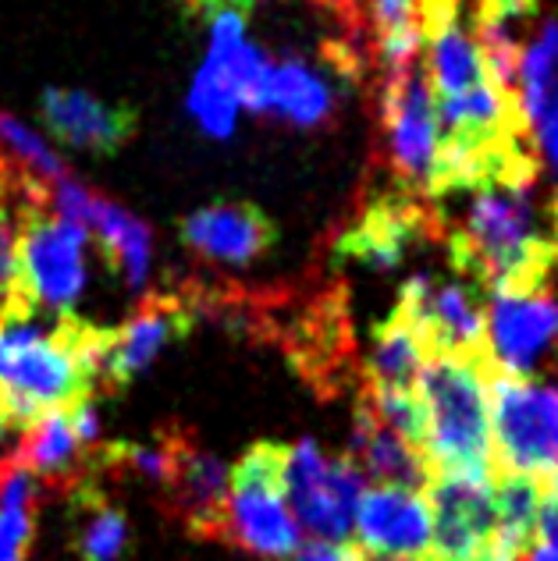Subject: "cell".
Listing matches in <instances>:
<instances>
[{"label": "cell", "mask_w": 558, "mask_h": 561, "mask_svg": "<svg viewBox=\"0 0 558 561\" xmlns=\"http://www.w3.org/2000/svg\"><path fill=\"white\" fill-rule=\"evenodd\" d=\"M448 260L488 295L545 291L558 271V192H540L537 174L466 192Z\"/></svg>", "instance_id": "cell-1"}, {"label": "cell", "mask_w": 558, "mask_h": 561, "mask_svg": "<svg viewBox=\"0 0 558 561\" xmlns=\"http://www.w3.org/2000/svg\"><path fill=\"white\" fill-rule=\"evenodd\" d=\"M111 345V328L57 313L54 328L33 320L0 323V398L11 426L33 423L43 409L93 398L100 366Z\"/></svg>", "instance_id": "cell-2"}, {"label": "cell", "mask_w": 558, "mask_h": 561, "mask_svg": "<svg viewBox=\"0 0 558 561\" xmlns=\"http://www.w3.org/2000/svg\"><path fill=\"white\" fill-rule=\"evenodd\" d=\"M488 356H428L417 377L423 405L420 459L428 472L494 477Z\"/></svg>", "instance_id": "cell-3"}, {"label": "cell", "mask_w": 558, "mask_h": 561, "mask_svg": "<svg viewBox=\"0 0 558 561\" xmlns=\"http://www.w3.org/2000/svg\"><path fill=\"white\" fill-rule=\"evenodd\" d=\"M285 451L277 440H257L228 469V543L271 561H292L303 529L285 501Z\"/></svg>", "instance_id": "cell-4"}, {"label": "cell", "mask_w": 558, "mask_h": 561, "mask_svg": "<svg viewBox=\"0 0 558 561\" xmlns=\"http://www.w3.org/2000/svg\"><path fill=\"white\" fill-rule=\"evenodd\" d=\"M494 469L548 480L558 472V383L491 370Z\"/></svg>", "instance_id": "cell-5"}, {"label": "cell", "mask_w": 558, "mask_h": 561, "mask_svg": "<svg viewBox=\"0 0 558 561\" xmlns=\"http://www.w3.org/2000/svg\"><path fill=\"white\" fill-rule=\"evenodd\" d=\"M363 486V472L345 455L331 459L310 437L285 451V501H292L299 529H310L314 540H349Z\"/></svg>", "instance_id": "cell-6"}, {"label": "cell", "mask_w": 558, "mask_h": 561, "mask_svg": "<svg viewBox=\"0 0 558 561\" xmlns=\"http://www.w3.org/2000/svg\"><path fill=\"white\" fill-rule=\"evenodd\" d=\"M380 128H385L388 164L399 174L406 192H428L437 153H442V125H437L434 93L420 61L391 71L380 85Z\"/></svg>", "instance_id": "cell-7"}, {"label": "cell", "mask_w": 558, "mask_h": 561, "mask_svg": "<svg viewBox=\"0 0 558 561\" xmlns=\"http://www.w3.org/2000/svg\"><path fill=\"white\" fill-rule=\"evenodd\" d=\"M22 274L33 302L71 313L86 285V231L47 206H22Z\"/></svg>", "instance_id": "cell-8"}, {"label": "cell", "mask_w": 558, "mask_h": 561, "mask_svg": "<svg viewBox=\"0 0 558 561\" xmlns=\"http://www.w3.org/2000/svg\"><path fill=\"white\" fill-rule=\"evenodd\" d=\"M399 313L413 323L428 356H488L483 345V306L477 288L459 280H437L434 274H413L402 285Z\"/></svg>", "instance_id": "cell-9"}, {"label": "cell", "mask_w": 558, "mask_h": 561, "mask_svg": "<svg viewBox=\"0 0 558 561\" xmlns=\"http://www.w3.org/2000/svg\"><path fill=\"white\" fill-rule=\"evenodd\" d=\"M423 491L431 505V558H494V477L431 472Z\"/></svg>", "instance_id": "cell-10"}, {"label": "cell", "mask_w": 558, "mask_h": 561, "mask_svg": "<svg viewBox=\"0 0 558 561\" xmlns=\"http://www.w3.org/2000/svg\"><path fill=\"white\" fill-rule=\"evenodd\" d=\"M54 203L65 220L79 225L86 234H96L100 256H104L107 271L125 280L132 291H139L150 280V256H153V234L136 214H128L125 206L111 203L100 192L82 188L76 179L57 182Z\"/></svg>", "instance_id": "cell-11"}, {"label": "cell", "mask_w": 558, "mask_h": 561, "mask_svg": "<svg viewBox=\"0 0 558 561\" xmlns=\"http://www.w3.org/2000/svg\"><path fill=\"white\" fill-rule=\"evenodd\" d=\"M193 328H196V313L182 291L143 299L139 309L122 328H111V345H107L104 366H100L96 388H104L107 394L125 391L160 352L189 337Z\"/></svg>", "instance_id": "cell-12"}, {"label": "cell", "mask_w": 558, "mask_h": 561, "mask_svg": "<svg viewBox=\"0 0 558 561\" xmlns=\"http://www.w3.org/2000/svg\"><path fill=\"white\" fill-rule=\"evenodd\" d=\"M483 345L491 370L531 377L558 345V299L548 291L491 295L483 309Z\"/></svg>", "instance_id": "cell-13"}, {"label": "cell", "mask_w": 558, "mask_h": 561, "mask_svg": "<svg viewBox=\"0 0 558 561\" xmlns=\"http://www.w3.org/2000/svg\"><path fill=\"white\" fill-rule=\"evenodd\" d=\"M423 234H428V210L417 203L413 192H380L338 234L334 260L356 263L363 271H395Z\"/></svg>", "instance_id": "cell-14"}, {"label": "cell", "mask_w": 558, "mask_h": 561, "mask_svg": "<svg viewBox=\"0 0 558 561\" xmlns=\"http://www.w3.org/2000/svg\"><path fill=\"white\" fill-rule=\"evenodd\" d=\"M174 231H179V242L193 249L196 256L214 263H235V267H246V263L267 256L282 239L271 214L249 199H217L196 206L193 214H185L174 225Z\"/></svg>", "instance_id": "cell-15"}, {"label": "cell", "mask_w": 558, "mask_h": 561, "mask_svg": "<svg viewBox=\"0 0 558 561\" xmlns=\"http://www.w3.org/2000/svg\"><path fill=\"white\" fill-rule=\"evenodd\" d=\"M39 125L54 142L68 150H82L93 157H114L136 139L139 111L132 103H107L82 90L50 85L39 96Z\"/></svg>", "instance_id": "cell-16"}, {"label": "cell", "mask_w": 558, "mask_h": 561, "mask_svg": "<svg viewBox=\"0 0 558 561\" xmlns=\"http://www.w3.org/2000/svg\"><path fill=\"white\" fill-rule=\"evenodd\" d=\"M352 529L360 537L356 548L366 554L431 558V505L417 486H363Z\"/></svg>", "instance_id": "cell-17"}, {"label": "cell", "mask_w": 558, "mask_h": 561, "mask_svg": "<svg viewBox=\"0 0 558 561\" xmlns=\"http://www.w3.org/2000/svg\"><path fill=\"white\" fill-rule=\"evenodd\" d=\"M246 22L249 11L225 8L210 19V50L203 57L193 85H189V114L196 117V125L214 139L231 136L235 114H239V96H235L231 82V61L235 50L246 43Z\"/></svg>", "instance_id": "cell-18"}, {"label": "cell", "mask_w": 558, "mask_h": 561, "mask_svg": "<svg viewBox=\"0 0 558 561\" xmlns=\"http://www.w3.org/2000/svg\"><path fill=\"white\" fill-rule=\"evenodd\" d=\"M164 494L171 497L174 519H182L193 537H228V466L217 455L200 451L193 437L182 445Z\"/></svg>", "instance_id": "cell-19"}, {"label": "cell", "mask_w": 558, "mask_h": 561, "mask_svg": "<svg viewBox=\"0 0 558 561\" xmlns=\"http://www.w3.org/2000/svg\"><path fill=\"white\" fill-rule=\"evenodd\" d=\"M253 114H274L296 128H317L324 125L334 111V90L324 76H317L303 61H274L263 68L257 90L242 103Z\"/></svg>", "instance_id": "cell-20"}, {"label": "cell", "mask_w": 558, "mask_h": 561, "mask_svg": "<svg viewBox=\"0 0 558 561\" xmlns=\"http://www.w3.org/2000/svg\"><path fill=\"white\" fill-rule=\"evenodd\" d=\"M345 459L356 466L363 477H374L377 483H399V486H428L431 472L423 466L420 451L409 448L399 434H391L385 423L374 416L366 398L356 405L352 420V440Z\"/></svg>", "instance_id": "cell-21"}, {"label": "cell", "mask_w": 558, "mask_h": 561, "mask_svg": "<svg viewBox=\"0 0 558 561\" xmlns=\"http://www.w3.org/2000/svg\"><path fill=\"white\" fill-rule=\"evenodd\" d=\"M540 11V0H480L477 8V50L488 76L516 96L523 57V25Z\"/></svg>", "instance_id": "cell-22"}, {"label": "cell", "mask_w": 558, "mask_h": 561, "mask_svg": "<svg viewBox=\"0 0 558 561\" xmlns=\"http://www.w3.org/2000/svg\"><path fill=\"white\" fill-rule=\"evenodd\" d=\"M71 551L79 561H117L128 551V515L111 505L93 472L71 483Z\"/></svg>", "instance_id": "cell-23"}, {"label": "cell", "mask_w": 558, "mask_h": 561, "mask_svg": "<svg viewBox=\"0 0 558 561\" xmlns=\"http://www.w3.org/2000/svg\"><path fill=\"white\" fill-rule=\"evenodd\" d=\"M33 477L39 480H50V483H65L68 477L86 469L82 462V448L76 440V431H71V420H68V405H57V409H43L39 416L25 426V437H22V448L14 451ZM86 477V472H82Z\"/></svg>", "instance_id": "cell-24"}, {"label": "cell", "mask_w": 558, "mask_h": 561, "mask_svg": "<svg viewBox=\"0 0 558 561\" xmlns=\"http://www.w3.org/2000/svg\"><path fill=\"white\" fill-rule=\"evenodd\" d=\"M428 359L420 337L399 309H391L374 328V345L366 356V391H417L420 366Z\"/></svg>", "instance_id": "cell-25"}, {"label": "cell", "mask_w": 558, "mask_h": 561, "mask_svg": "<svg viewBox=\"0 0 558 561\" xmlns=\"http://www.w3.org/2000/svg\"><path fill=\"white\" fill-rule=\"evenodd\" d=\"M516 103L526 131L545 125L548 117H558V19H548L537 28V36L523 47Z\"/></svg>", "instance_id": "cell-26"}, {"label": "cell", "mask_w": 558, "mask_h": 561, "mask_svg": "<svg viewBox=\"0 0 558 561\" xmlns=\"http://www.w3.org/2000/svg\"><path fill=\"white\" fill-rule=\"evenodd\" d=\"M540 483L534 477L502 472L494 477V558L523 561L537 540Z\"/></svg>", "instance_id": "cell-27"}, {"label": "cell", "mask_w": 558, "mask_h": 561, "mask_svg": "<svg viewBox=\"0 0 558 561\" xmlns=\"http://www.w3.org/2000/svg\"><path fill=\"white\" fill-rule=\"evenodd\" d=\"M22 214H14L8 203H0V323L33 320L36 302L25 288L22 274Z\"/></svg>", "instance_id": "cell-28"}, {"label": "cell", "mask_w": 558, "mask_h": 561, "mask_svg": "<svg viewBox=\"0 0 558 561\" xmlns=\"http://www.w3.org/2000/svg\"><path fill=\"white\" fill-rule=\"evenodd\" d=\"M36 505H4L0 508V561H25L36 537Z\"/></svg>", "instance_id": "cell-29"}, {"label": "cell", "mask_w": 558, "mask_h": 561, "mask_svg": "<svg viewBox=\"0 0 558 561\" xmlns=\"http://www.w3.org/2000/svg\"><path fill=\"white\" fill-rule=\"evenodd\" d=\"M292 561H363V551L356 543H328V540H310L292 554Z\"/></svg>", "instance_id": "cell-30"}, {"label": "cell", "mask_w": 558, "mask_h": 561, "mask_svg": "<svg viewBox=\"0 0 558 561\" xmlns=\"http://www.w3.org/2000/svg\"><path fill=\"white\" fill-rule=\"evenodd\" d=\"M537 540H558V472H555V477H548V486L540 491Z\"/></svg>", "instance_id": "cell-31"}, {"label": "cell", "mask_w": 558, "mask_h": 561, "mask_svg": "<svg viewBox=\"0 0 558 561\" xmlns=\"http://www.w3.org/2000/svg\"><path fill=\"white\" fill-rule=\"evenodd\" d=\"M523 561H558V540H534V548L523 554Z\"/></svg>", "instance_id": "cell-32"}, {"label": "cell", "mask_w": 558, "mask_h": 561, "mask_svg": "<svg viewBox=\"0 0 558 561\" xmlns=\"http://www.w3.org/2000/svg\"><path fill=\"white\" fill-rule=\"evenodd\" d=\"M363 561H431V558H380V554H366L363 551Z\"/></svg>", "instance_id": "cell-33"}, {"label": "cell", "mask_w": 558, "mask_h": 561, "mask_svg": "<svg viewBox=\"0 0 558 561\" xmlns=\"http://www.w3.org/2000/svg\"><path fill=\"white\" fill-rule=\"evenodd\" d=\"M431 561H437V558H431ZM474 561H498V558H474Z\"/></svg>", "instance_id": "cell-34"}]
</instances>
